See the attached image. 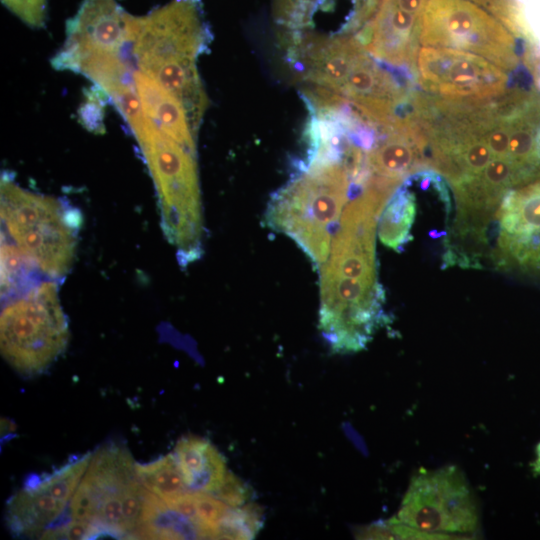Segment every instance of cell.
<instances>
[{
    "mask_svg": "<svg viewBox=\"0 0 540 540\" xmlns=\"http://www.w3.org/2000/svg\"><path fill=\"white\" fill-rule=\"evenodd\" d=\"M132 20L116 0H83L66 23V40L51 59L52 66L76 72L88 61L123 55L131 44Z\"/></svg>",
    "mask_w": 540,
    "mask_h": 540,
    "instance_id": "cell-9",
    "label": "cell"
},
{
    "mask_svg": "<svg viewBox=\"0 0 540 540\" xmlns=\"http://www.w3.org/2000/svg\"><path fill=\"white\" fill-rule=\"evenodd\" d=\"M538 456H539V457H538V460H537V462H536V464H537L536 466H537V468L539 469V468H540V453H539Z\"/></svg>",
    "mask_w": 540,
    "mask_h": 540,
    "instance_id": "cell-24",
    "label": "cell"
},
{
    "mask_svg": "<svg viewBox=\"0 0 540 540\" xmlns=\"http://www.w3.org/2000/svg\"><path fill=\"white\" fill-rule=\"evenodd\" d=\"M351 185L343 162L306 158L293 179L271 197L265 222L293 239L319 269L329 257Z\"/></svg>",
    "mask_w": 540,
    "mask_h": 540,
    "instance_id": "cell-1",
    "label": "cell"
},
{
    "mask_svg": "<svg viewBox=\"0 0 540 540\" xmlns=\"http://www.w3.org/2000/svg\"><path fill=\"white\" fill-rule=\"evenodd\" d=\"M134 86L146 116L167 136L196 154L195 135L183 105L157 81L141 71Z\"/></svg>",
    "mask_w": 540,
    "mask_h": 540,
    "instance_id": "cell-12",
    "label": "cell"
},
{
    "mask_svg": "<svg viewBox=\"0 0 540 540\" xmlns=\"http://www.w3.org/2000/svg\"><path fill=\"white\" fill-rule=\"evenodd\" d=\"M416 191L409 175L394 191L381 212L378 236L381 242L402 252L413 236L410 233L416 217Z\"/></svg>",
    "mask_w": 540,
    "mask_h": 540,
    "instance_id": "cell-16",
    "label": "cell"
},
{
    "mask_svg": "<svg viewBox=\"0 0 540 540\" xmlns=\"http://www.w3.org/2000/svg\"><path fill=\"white\" fill-rule=\"evenodd\" d=\"M20 20L32 28H42L46 19L47 0H1Z\"/></svg>",
    "mask_w": 540,
    "mask_h": 540,
    "instance_id": "cell-22",
    "label": "cell"
},
{
    "mask_svg": "<svg viewBox=\"0 0 540 540\" xmlns=\"http://www.w3.org/2000/svg\"><path fill=\"white\" fill-rule=\"evenodd\" d=\"M354 3H355V5H356L357 11H358L357 3H356L355 0H354ZM356 17H357V14H356ZM355 21H356V19H355ZM354 32H355V24H354Z\"/></svg>",
    "mask_w": 540,
    "mask_h": 540,
    "instance_id": "cell-25",
    "label": "cell"
},
{
    "mask_svg": "<svg viewBox=\"0 0 540 540\" xmlns=\"http://www.w3.org/2000/svg\"><path fill=\"white\" fill-rule=\"evenodd\" d=\"M420 15L405 10L397 0H380L373 16L354 36L378 61L415 74Z\"/></svg>",
    "mask_w": 540,
    "mask_h": 540,
    "instance_id": "cell-11",
    "label": "cell"
},
{
    "mask_svg": "<svg viewBox=\"0 0 540 540\" xmlns=\"http://www.w3.org/2000/svg\"><path fill=\"white\" fill-rule=\"evenodd\" d=\"M415 74L426 93L452 100L494 99L510 86V77L500 67L474 53L448 47L420 48Z\"/></svg>",
    "mask_w": 540,
    "mask_h": 540,
    "instance_id": "cell-8",
    "label": "cell"
},
{
    "mask_svg": "<svg viewBox=\"0 0 540 540\" xmlns=\"http://www.w3.org/2000/svg\"><path fill=\"white\" fill-rule=\"evenodd\" d=\"M86 101L80 107L78 114L81 123L86 129L94 133L104 132L103 107L106 93L94 85L85 93Z\"/></svg>",
    "mask_w": 540,
    "mask_h": 540,
    "instance_id": "cell-21",
    "label": "cell"
},
{
    "mask_svg": "<svg viewBox=\"0 0 540 540\" xmlns=\"http://www.w3.org/2000/svg\"><path fill=\"white\" fill-rule=\"evenodd\" d=\"M493 224L494 265L540 273V179L508 191Z\"/></svg>",
    "mask_w": 540,
    "mask_h": 540,
    "instance_id": "cell-10",
    "label": "cell"
},
{
    "mask_svg": "<svg viewBox=\"0 0 540 540\" xmlns=\"http://www.w3.org/2000/svg\"><path fill=\"white\" fill-rule=\"evenodd\" d=\"M211 36L201 0H173L132 20L131 45L141 72L161 64L196 62Z\"/></svg>",
    "mask_w": 540,
    "mask_h": 540,
    "instance_id": "cell-7",
    "label": "cell"
},
{
    "mask_svg": "<svg viewBox=\"0 0 540 540\" xmlns=\"http://www.w3.org/2000/svg\"><path fill=\"white\" fill-rule=\"evenodd\" d=\"M174 456L191 491L211 494L227 473L224 458L205 439L194 436L182 438L175 447Z\"/></svg>",
    "mask_w": 540,
    "mask_h": 540,
    "instance_id": "cell-13",
    "label": "cell"
},
{
    "mask_svg": "<svg viewBox=\"0 0 540 540\" xmlns=\"http://www.w3.org/2000/svg\"><path fill=\"white\" fill-rule=\"evenodd\" d=\"M135 471L140 482L163 501L191 491L174 454L148 464H135Z\"/></svg>",
    "mask_w": 540,
    "mask_h": 540,
    "instance_id": "cell-18",
    "label": "cell"
},
{
    "mask_svg": "<svg viewBox=\"0 0 540 540\" xmlns=\"http://www.w3.org/2000/svg\"><path fill=\"white\" fill-rule=\"evenodd\" d=\"M211 494L231 507H240L251 497V491L245 483L228 471L221 485Z\"/></svg>",
    "mask_w": 540,
    "mask_h": 540,
    "instance_id": "cell-23",
    "label": "cell"
},
{
    "mask_svg": "<svg viewBox=\"0 0 540 540\" xmlns=\"http://www.w3.org/2000/svg\"><path fill=\"white\" fill-rule=\"evenodd\" d=\"M91 457V454L88 453L76 461L65 465L53 474L46 476L33 486L56 499L68 503L76 492L88 468Z\"/></svg>",
    "mask_w": 540,
    "mask_h": 540,
    "instance_id": "cell-19",
    "label": "cell"
},
{
    "mask_svg": "<svg viewBox=\"0 0 540 540\" xmlns=\"http://www.w3.org/2000/svg\"><path fill=\"white\" fill-rule=\"evenodd\" d=\"M1 219L5 233L38 270L61 278L76 248V215L53 197L33 193L6 174L1 178Z\"/></svg>",
    "mask_w": 540,
    "mask_h": 540,
    "instance_id": "cell-3",
    "label": "cell"
},
{
    "mask_svg": "<svg viewBox=\"0 0 540 540\" xmlns=\"http://www.w3.org/2000/svg\"><path fill=\"white\" fill-rule=\"evenodd\" d=\"M393 521L416 530L450 536L479 527V509L464 473L455 465L421 468L411 478Z\"/></svg>",
    "mask_w": 540,
    "mask_h": 540,
    "instance_id": "cell-6",
    "label": "cell"
},
{
    "mask_svg": "<svg viewBox=\"0 0 540 540\" xmlns=\"http://www.w3.org/2000/svg\"><path fill=\"white\" fill-rule=\"evenodd\" d=\"M138 480L131 481L121 491L126 532H135L141 523L147 490Z\"/></svg>",
    "mask_w": 540,
    "mask_h": 540,
    "instance_id": "cell-20",
    "label": "cell"
},
{
    "mask_svg": "<svg viewBox=\"0 0 540 540\" xmlns=\"http://www.w3.org/2000/svg\"><path fill=\"white\" fill-rule=\"evenodd\" d=\"M155 183L164 234L181 264L202 254L203 224L194 153L164 134L143 112L125 118Z\"/></svg>",
    "mask_w": 540,
    "mask_h": 540,
    "instance_id": "cell-2",
    "label": "cell"
},
{
    "mask_svg": "<svg viewBox=\"0 0 540 540\" xmlns=\"http://www.w3.org/2000/svg\"><path fill=\"white\" fill-rule=\"evenodd\" d=\"M40 272L21 250L9 243L2 235L1 240V296L5 302L12 300L38 284L35 274Z\"/></svg>",
    "mask_w": 540,
    "mask_h": 540,
    "instance_id": "cell-17",
    "label": "cell"
},
{
    "mask_svg": "<svg viewBox=\"0 0 540 540\" xmlns=\"http://www.w3.org/2000/svg\"><path fill=\"white\" fill-rule=\"evenodd\" d=\"M68 338V323L54 281H40L2 310L1 352L21 373L43 371L65 349Z\"/></svg>",
    "mask_w": 540,
    "mask_h": 540,
    "instance_id": "cell-4",
    "label": "cell"
},
{
    "mask_svg": "<svg viewBox=\"0 0 540 540\" xmlns=\"http://www.w3.org/2000/svg\"><path fill=\"white\" fill-rule=\"evenodd\" d=\"M138 479L131 455L124 448L106 446L95 452L81 480L96 498L97 504L105 494L121 491Z\"/></svg>",
    "mask_w": 540,
    "mask_h": 540,
    "instance_id": "cell-14",
    "label": "cell"
},
{
    "mask_svg": "<svg viewBox=\"0 0 540 540\" xmlns=\"http://www.w3.org/2000/svg\"><path fill=\"white\" fill-rule=\"evenodd\" d=\"M419 42L466 50L506 71L519 67V46L514 35L472 0H427L419 20Z\"/></svg>",
    "mask_w": 540,
    "mask_h": 540,
    "instance_id": "cell-5",
    "label": "cell"
},
{
    "mask_svg": "<svg viewBox=\"0 0 540 540\" xmlns=\"http://www.w3.org/2000/svg\"><path fill=\"white\" fill-rule=\"evenodd\" d=\"M66 504L34 486H28L8 503L7 521L15 533H34L56 520Z\"/></svg>",
    "mask_w": 540,
    "mask_h": 540,
    "instance_id": "cell-15",
    "label": "cell"
}]
</instances>
